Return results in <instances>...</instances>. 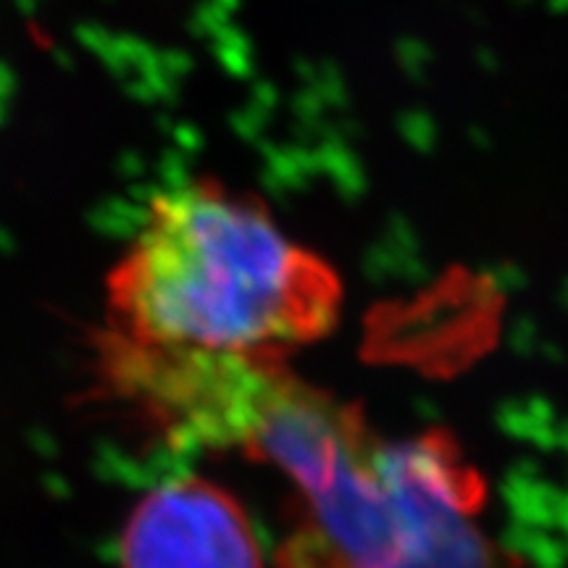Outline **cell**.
<instances>
[{
    "instance_id": "obj_1",
    "label": "cell",
    "mask_w": 568,
    "mask_h": 568,
    "mask_svg": "<svg viewBox=\"0 0 568 568\" xmlns=\"http://www.w3.org/2000/svg\"><path fill=\"white\" fill-rule=\"evenodd\" d=\"M337 274L216 176L161 190L105 274L103 326L138 345L280 361L337 322Z\"/></svg>"
},
{
    "instance_id": "obj_2",
    "label": "cell",
    "mask_w": 568,
    "mask_h": 568,
    "mask_svg": "<svg viewBox=\"0 0 568 568\" xmlns=\"http://www.w3.org/2000/svg\"><path fill=\"white\" fill-rule=\"evenodd\" d=\"M245 453L287 471L308 500L311 527L295 537L287 568H487L445 468L366 445L295 379Z\"/></svg>"
},
{
    "instance_id": "obj_3",
    "label": "cell",
    "mask_w": 568,
    "mask_h": 568,
    "mask_svg": "<svg viewBox=\"0 0 568 568\" xmlns=\"http://www.w3.org/2000/svg\"><path fill=\"white\" fill-rule=\"evenodd\" d=\"M92 364L105 400L180 450L251 445L290 374L280 361L138 345L98 332Z\"/></svg>"
},
{
    "instance_id": "obj_4",
    "label": "cell",
    "mask_w": 568,
    "mask_h": 568,
    "mask_svg": "<svg viewBox=\"0 0 568 568\" xmlns=\"http://www.w3.org/2000/svg\"><path fill=\"white\" fill-rule=\"evenodd\" d=\"M119 568H264V552L237 497L182 474L148 489L126 516Z\"/></svg>"
}]
</instances>
